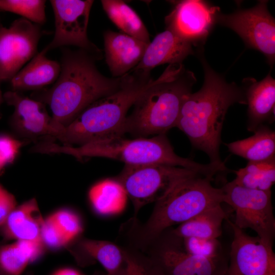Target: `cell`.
<instances>
[{
  "instance_id": "obj_22",
  "label": "cell",
  "mask_w": 275,
  "mask_h": 275,
  "mask_svg": "<svg viewBox=\"0 0 275 275\" xmlns=\"http://www.w3.org/2000/svg\"><path fill=\"white\" fill-rule=\"evenodd\" d=\"M232 153L246 159L249 161H259L274 157L275 132L262 125L254 134L245 139L227 144Z\"/></svg>"
},
{
  "instance_id": "obj_35",
  "label": "cell",
  "mask_w": 275,
  "mask_h": 275,
  "mask_svg": "<svg viewBox=\"0 0 275 275\" xmlns=\"http://www.w3.org/2000/svg\"><path fill=\"white\" fill-rule=\"evenodd\" d=\"M52 275H81L78 271L70 268L58 269Z\"/></svg>"
},
{
  "instance_id": "obj_16",
  "label": "cell",
  "mask_w": 275,
  "mask_h": 275,
  "mask_svg": "<svg viewBox=\"0 0 275 275\" xmlns=\"http://www.w3.org/2000/svg\"><path fill=\"white\" fill-rule=\"evenodd\" d=\"M106 62L114 78L127 74L140 62L148 44L123 33L103 35Z\"/></svg>"
},
{
  "instance_id": "obj_33",
  "label": "cell",
  "mask_w": 275,
  "mask_h": 275,
  "mask_svg": "<svg viewBox=\"0 0 275 275\" xmlns=\"http://www.w3.org/2000/svg\"><path fill=\"white\" fill-rule=\"evenodd\" d=\"M23 144L8 135H0V159L6 164L12 162Z\"/></svg>"
},
{
  "instance_id": "obj_41",
  "label": "cell",
  "mask_w": 275,
  "mask_h": 275,
  "mask_svg": "<svg viewBox=\"0 0 275 275\" xmlns=\"http://www.w3.org/2000/svg\"><path fill=\"white\" fill-rule=\"evenodd\" d=\"M106 275H107V274Z\"/></svg>"
},
{
  "instance_id": "obj_11",
  "label": "cell",
  "mask_w": 275,
  "mask_h": 275,
  "mask_svg": "<svg viewBox=\"0 0 275 275\" xmlns=\"http://www.w3.org/2000/svg\"><path fill=\"white\" fill-rule=\"evenodd\" d=\"M267 4V1H261L252 8L230 14L219 11L215 22L234 31L248 47L262 52L272 66L275 59V21Z\"/></svg>"
},
{
  "instance_id": "obj_7",
  "label": "cell",
  "mask_w": 275,
  "mask_h": 275,
  "mask_svg": "<svg viewBox=\"0 0 275 275\" xmlns=\"http://www.w3.org/2000/svg\"><path fill=\"white\" fill-rule=\"evenodd\" d=\"M164 275H226L228 261L224 254L212 258L194 255L184 249L182 238L172 228L161 232L143 250Z\"/></svg>"
},
{
  "instance_id": "obj_18",
  "label": "cell",
  "mask_w": 275,
  "mask_h": 275,
  "mask_svg": "<svg viewBox=\"0 0 275 275\" xmlns=\"http://www.w3.org/2000/svg\"><path fill=\"white\" fill-rule=\"evenodd\" d=\"M243 88L248 104L247 128L255 131L274 116L275 105V80L270 73L261 81L253 78L243 80Z\"/></svg>"
},
{
  "instance_id": "obj_12",
  "label": "cell",
  "mask_w": 275,
  "mask_h": 275,
  "mask_svg": "<svg viewBox=\"0 0 275 275\" xmlns=\"http://www.w3.org/2000/svg\"><path fill=\"white\" fill-rule=\"evenodd\" d=\"M40 25L20 18L9 28L0 24V81L11 80L37 53Z\"/></svg>"
},
{
  "instance_id": "obj_38",
  "label": "cell",
  "mask_w": 275,
  "mask_h": 275,
  "mask_svg": "<svg viewBox=\"0 0 275 275\" xmlns=\"http://www.w3.org/2000/svg\"><path fill=\"white\" fill-rule=\"evenodd\" d=\"M6 164L0 159V175L2 174V172Z\"/></svg>"
},
{
  "instance_id": "obj_17",
  "label": "cell",
  "mask_w": 275,
  "mask_h": 275,
  "mask_svg": "<svg viewBox=\"0 0 275 275\" xmlns=\"http://www.w3.org/2000/svg\"><path fill=\"white\" fill-rule=\"evenodd\" d=\"M194 53L191 44L167 29L148 44L142 59L130 71L150 74L151 70L157 66L182 63L188 56Z\"/></svg>"
},
{
  "instance_id": "obj_40",
  "label": "cell",
  "mask_w": 275,
  "mask_h": 275,
  "mask_svg": "<svg viewBox=\"0 0 275 275\" xmlns=\"http://www.w3.org/2000/svg\"><path fill=\"white\" fill-rule=\"evenodd\" d=\"M226 275H241V274H235V273H227Z\"/></svg>"
},
{
  "instance_id": "obj_32",
  "label": "cell",
  "mask_w": 275,
  "mask_h": 275,
  "mask_svg": "<svg viewBox=\"0 0 275 275\" xmlns=\"http://www.w3.org/2000/svg\"><path fill=\"white\" fill-rule=\"evenodd\" d=\"M41 237L43 244L51 248H58L67 244L51 215L44 219Z\"/></svg>"
},
{
  "instance_id": "obj_4",
  "label": "cell",
  "mask_w": 275,
  "mask_h": 275,
  "mask_svg": "<svg viewBox=\"0 0 275 275\" xmlns=\"http://www.w3.org/2000/svg\"><path fill=\"white\" fill-rule=\"evenodd\" d=\"M35 151L43 154L64 153L79 160L94 157L107 158L127 165L167 164L185 168L209 179L216 176L219 170L216 165L202 164L177 155L166 134L134 139L119 136L78 146H61L46 141L38 144Z\"/></svg>"
},
{
  "instance_id": "obj_37",
  "label": "cell",
  "mask_w": 275,
  "mask_h": 275,
  "mask_svg": "<svg viewBox=\"0 0 275 275\" xmlns=\"http://www.w3.org/2000/svg\"><path fill=\"white\" fill-rule=\"evenodd\" d=\"M1 82L0 81V84H1ZM4 101V98H3V95H2V91L1 90V88H0V107H1V104H2V103ZM1 112H0V118L1 117Z\"/></svg>"
},
{
  "instance_id": "obj_21",
  "label": "cell",
  "mask_w": 275,
  "mask_h": 275,
  "mask_svg": "<svg viewBox=\"0 0 275 275\" xmlns=\"http://www.w3.org/2000/svg\"><path fill=\"white\" fill-rule=\"evenodd\" d=\"M221 205L202 211L176 228H172V231L181 238L217 239L222 234V223L228 217Z\"/></svg>"
},
{
  "instance_id": "obj_15",
  "label": "cell",
  "mask_w": 275,
  "mask_h": 275,
  "mask_svg": "<svg viewBox=\"0 0 275 275\" xmlns=\"http://www.w3.org/2000/svg\"><path fill=\"white\" fill-rule=\"evenodd\" d=\"M5 101L14 108L10 124L19 135L26 138L54 137L56 128L44 103L10 91L3 94Z\"/></svg>"
},
{
  "instance_id": "obj_14",
  "label": "cell",
  "mask_w": 275,
  "mask_h": 275,
  "mask_svg": "<svg viewBox=\"0 0 275 275\" xmlns=\"http://www.w3.org/2000/svg\"><path fill=\"white\" fill-rule=\"evenodd\" d=\"M219 11L202 1H178L165 18L167 29L196 46L207 38Z\"/></svg>"
},
{
  "instance_id": "obj_10",
  "label": "cell",
  "mask_w": 275,
  "mask_h": 275,
  "mask_svg": "<svg viewBox=\"0 0 275 275\" xmlns=\"http://www.w3.org/2000/svg\"><path fill=\"white\" fill-rule=\"evenodd\" d=\"M54 13L55 32L52 40L40 52L60 47L74 46L102 58L101 50L88 38L87 28L94 1L51 0Z\"/></svg>"
},
{
  "instance_id": "obj_26",
  "label": "cell",
  "mask_w": 275,
  "mask_h": 275,
  "mask_svg": "<svg viewBox=\"0 0 275 275\" xmlns=\"http://www.w3.org/2000/svg\"><path fill=\"white\" fill-rule=\"evenodd\" d=\"M233 181L242 187L271 190L275 182V158L259 161H249L246 166L234 171Z\"/></svg>"
},
{
  "instance_id": "obj_27",
  "label": "cell",
  "mask_w": 275,
  "mask_h": 275,
  "mask_svg": "<svg viewBox=\"0 0 275 275\" xmlns=\"http://www.w3.org/2000/svg\"><path fill=\"white\" fill-rule=\"evenodd\" d=\"M80 244L86 254L104 267L107 275H116L125 263L121 248L112 242L85 239Z\"/></svg>"
},
{
  "instance_id": "obj_13",
  "label": "cell",
  "mask_w": 275,
  "mask_h": 275,
  "mask_svg": "<svg viewBox=\"0 0 275 275\" xmlns=\"http://www.w3.org/2000/svg\"><path fill=\"white\" fill-rule=\"evenodd\" d=\"M226 220L233 233L228 273L241 275H275V255L272 248L258 237H252Z\"/></svg>"
},
{
  "instance_id": "obj_2",
  "label": "cell",
  "mask_w": 275,
  "mask_h": 275,
  "mask_svg": "<svg viewBox=\"0 0 275 275\" xmlns=\"http://www.w3.org/2000/svg\"><path fill=\"white\" fill-rule=\"evenodd\" d=\"M60 74L49 89H42L32 97L49 105L56 131L69 125L96 100L118 90L123 76L107 77L98 70L96 57L81 49L62 48Z\"/></svg>"
},
{
  "instance_id": "obj_34",
  "label": "cell",
  "mask_w": 275,
  "mask_h": 275,
  "mask_svg": "<svg viewBox=\"0 0 275 275\" xmlns=\"http://www.w3.org/2000/svg\"><path fill=\"white\" fill-rule=\"evenodd\" d=\"M16 204L14 196L0 183V227L15 208Z\"/></svg>"
},
{
  "instance_id": "obj_24",
  "label": "cell",
  "mask_w": 275,
  "mask_h": 275,
  "mask_svg": "<svg viewBox=\"0 0 275 275\" xmlns=\"http://www.w3.org/2000/svg\"><path fill=\"white\" fill-rule=\"evenodd\" d=\"M43 244L17 240L0 245V267L6 275H20L28 264L40 254Z\"/></svg>"
},
{
  "instance_id": "obj_19",
  "label": "cell",
  "mask_w": 275,
  "mask_h": 275,
  "mask_svg": "<svg viewBox=\"0 0 275 275\" xmlns=\"http://www.w3.org/2000/svg\"><path fill=\"white\" fill-rule=\"evenodd\" d=\"M44 222L37 202L33 198L15 207L0 227L1 232L6 239L43 243L41 231Z\"/></svg>"
},
{
  "instance_id": "obj_3",
  "label": "cell",
  "mask_w": 275,
  "mask_h": 275,
  "mask_svg": "<svg viewBox=\"0 0 275 275\" xmlns=\"http://www.w3.org/2000/svg\"><path fill=\"white\" fill-rule=\"evenodd\" d=\"M158 80L150 74L128 72L118 90L89 105L69 125L59 129L55 139L63 145L78 146L124 136L128 111Z\"/></svg>"
},
{
  "instance_id": "obj_25",
  "label": "cell",
  "mask_w": 275,
  "mask_h": 275,
  "mask_svg": "<svg viewBox=\"0 0 275 275\" xmlns=\"http://www.w3.org/2000/svg\"><path fill=\"white\" fill-rule=\"evenodd\" d=\"M127 197L123 187L114 179L96 183L89 192V198L94 209L101 215L121 212L125 207Z\"/></svg>"
},
{
  "instance_id": "obj_30",
  "label": "cell",
  "mask_w": 275,
  "mask_h": 275,
  "mask_svg": "<svg viewBox=\"0 0 275 275\" xmlns=\"http://www.w3.org/2000/svg\"><path fill=\"white\" fill-rule=\"evenodd\" d=\"M182 244L188 253L203 257L215 258L222 254V248L217 239L198 237L182 238Z\"/></svg>"
},
{
  "instance_id": "obj_23",
  "label": "cell",
  "mask_w": 275,
  "mask_h": 275,
  "mask_svg": "<svg viewBox=\"0 0 275 275\" xmlns=\"http://www.w3.org/2000/svg\"><path fill=\"white\" fill-rule=\"evenodd\" d=\"M101 3L108 18L123 33L147 44L150 42L149 34L142 20L124 1L102 0Z\"/></svg>"
},
{
  "instance_id": "obj_39",
  "label": "cell",
  "mask_w": 275,
  "mask_h": 275,
  "mask_svg": "<svg viewBox=\"0 0 275 275\" xmlns=\"http://www.w3.org/2000/svg\"><path fill=\"white\" fill-rule=\"evenodd\" d=\"M0 275H6L0 267Z\"/></svg>"
},
{
  "instance_id": "obj_36",
  "label": "cell",
  "mask_w": 275,
  "mask_h": 275,
  "mask_svg": "<svg viewBox=\"0 0 275 275\" xmlns=\"http://www.w3.org/2000/svg\"><path fill=\"white\" fill-rule=\"evenodd\" d=\"M116 275H132L125 260V263Z\"/></svg>"
},
{
  "instance_id": "obj_6",
  "label": "cell",
  "mask_w": 275,
  "mask_h": 275,
  "mask_svg": "<svg viewBox=\"0 0 275 275\" xmlns=\"http://www.w3.org/2000/svg\"><path fill=\"white\" fill-rule=\"evenodd\" d=\"M196 78L182 63L169 64L158 82L135 102L127 116L123 132L138 138L166 134L176 127L185 97L191 93Z\"/></svg>"
},
{
  "instance_id": "obj_31",
  "label": "cell",
  "mask_w": 275,
  "mask_h": 275,
  "mask_svg": "<svg viewBox=\"0 0 275 275\" xmlns=\"http://www.w3.org/2000/svg\"><path fill=\"white\" fill-rule=\"evenodd\" d=\"M67 243L82 232L78 216L72 211L63 209L51 214Z\"/></svg>"
},
{
  "instance_id": "obj_1",
  "label": "cell",
  "mask_w": 275,
  "mask_h": 275,
  "mask_svg": "<svg viewBox=\"0 0 275 275\" xmlns=\"http://www.w3.org/2000/svg\"><path fill=\"white\" fill-rule=\"evenodd\" d=\"M204 71L202 87L184 98L176 124L196 149L204 152L210 163L226 166L219 148L223 124L229 108L235 103L246 104L244 89L235 82L228 83L213 70L202 56Z\"/></svg>"
},
{
  "instance_id": "obj_5",
  "label": "cell",
  "mask_w": 275,
  "mask_h": 275,
  "mask_svg": "<svg viewBox=\"0 0 275 275\" xmlns=\"http://www.w3.org/2000/svg\"><path fill=\"white\" fill-rule=\"evenodd\" d=\"M212 181L197 173L179 180L155 203L144 224L130 219L126 224L127 241L142 250L165 230L221 205L224 203L222 189L214 187Z\"/></svg>"
},
{
  "instance_id": "obj_9",
  "label": "cell",
  "mask_w": 275,
  "mask_h": 275,
  "mask_svg": "<svg viewBox=\"0 0 275 275\" xmlns=\"http://www.w3.org/2000/svg\"><path fill=\"white\" fill-rule=\"evenodd\" d=\"M223 202L235 213L233 223L243 230L250 228L267 246L272 248L275 236V218L271 190L251 189L236 184L233 181L222 187Z\"/></svg>"
},
{
  "instance_id": "obj_29",
  "label": "cell",
  "mask_w": 275,
  "mask_h": 275,
  "mask_svg": "<svg viewBox=\"0 0 275 275\" xmlns=\"http://www.w3.org/2000/svg\"><path fill=\"white\" fill-rule=\"evenodd\" d=\"M127 243L120 248L132 275H164L159 267L143 251Z\"/></svg>"
},
{
  "instance_id": "obj_8",
  "label": "cell",
  "mask_w": 275,
  "mask_h": 275,
  "mask_svg": "<svg viewBox=\"0 0 275 275\" xmlns=\"http://www.w3.org/2000/svg\"><path fill=\"white\" fill-rule=\"evenodd\" d=\"M195 173L198 174L185 168L167 164H125L114 179L131 200L134 208L132 218L137 219L143 207L156 203L177 182Z\"/></svg>"
},
{
  "instance_id": "obj_28",
  "label": "cell",
  "mask_w": 275,
  "mask_h": 275,
  "mask_svg": "<svg viewBox=\"0 0 275 275\" xmlns=\"http://www.w3.org/2000/svg\"><path fill=\"white\" fill-rule=\"evenodd\" d=\"M44 0H0V12H9L39 24L46 20Z\"/></svg>"
},
{
  "instance_id": "obj_20",
  "label": "cell",
  "mask_w": 275,
  "mask_h": 275,
  "mask_svg": "<svg viewBox=\"0 0 275 275\" xmlns=\"http://www.w3.org/2000/svg\"><path fill=\"white\" fill-rule=\"evenodd\" d=\"M61 72L60 63L47 58L41 52L11 79L13 91L40 90L54 84Z\"/></svg>"
}]
</instances>
